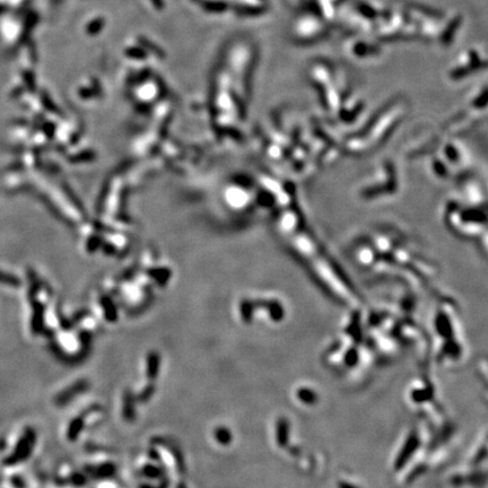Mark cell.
I'll return each mask as SVG.
<instances>
[{"instance_id": "obj_1", "label": "cell", "mask_w": 488, "mask_h": 488, "mask_svg": "<svg viewBox=\"0 0 488 488\" xmlns=\"http://www.w3.org/2000/svg\"><path fill=\"white\" fill-rule=\"evenodd\" d=\"M0 279H2L1 281L8 282V284H14V285H17L18 284L17 279H15V278L11 277V276H8V275L0 274Z\"/></svg>"}]
</instances>
